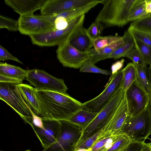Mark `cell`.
I'll return each instance as SVG.
<instances>
[{
    "label": "cell",
    "instance_id": "cell-1",
    "mask_svg": "<svg viewBox=\"0 0 151 151\" xmlns=\"http://www.w3.org/2000/svg\"><path fill=\"white\" fill-rule=\"evenodd\" d=\"M35 91L40 109V117L42 118L68 121L83 109V103L66 93L36 89Z\"/></svg>",
    "mask_w": 151,
    "mask_h": 151
},
{
    "label": "cell",
    "instance_id": "cell-2",
    "mask_svg": "<svg viewBox=\"0 0 151 151\" xmlns=\"http://www.w3.org/2000/svg\"><path fill=\"white\" fill-rule=\"evenodd\" d=\"M136 0H102L103 9L97 16L99 21L107 27H122L129 22L130 11Z\"/></svg>",
    "mask_w": 151,
    "mask_h": 151
},
{
    "label": "cell",
    "instance_id": "cell-3",
    "mask_svg": "<svg viewBox=\"0 0 151 151\" xmlns=\"http://www.w3.org/2000/svg\"><path fill=\"white\" fill-rule=\"evenodd\" d=\"M85 14L74 20L65 28L55 30L44 34L29 36L33 44L42 47L52 46L69 41L83 27Z\"/></svg>",
    "mask_w": 151,
    "mask_h": 151
},
{
    "label": "cell",
    "instance_id": "cell-4",
    "mask_svg": "<svg viewBox=\"0 0 151 151\" xmlns=\"http://www.w3.org/2000/svg\"><path fill=\"white\" fill-rule=\"evenodd\" d=\"M125 91L120 88L106 106L98 113L93 120L82 131L77 147L87 138L103 128L110 121L124 96Z\"/></svg>",
    "mask_w": 151,
    "mask_h": 151
},
{
    "label": "cell",
    "instance_id": "cell-5",
    "mask_svg": "<svg viewBox=\"0 0 151 151\" xmlns=\"http://www.w3.org/2000/svg\"><path fill=\"white\" fill-rule=\"evenodd\" d=\"M120 134H125L131 141H140L147 139L151 134V117L147 107L136 116H128Z\"/></svg>",
    "mask_w": 151,
    "mask_h": 151
},
{
    "label": "cell",
    "instance_id": "cell-6",
    "mask_svg": "<svg viewBox=\"0 0 151 151\" xmlns=\"http://www.w3.org/2000/svg\"><path fill=\"white\" fill-rule=\"evenodd\" d=\"M61 129L57 141L42 151H75L83 130L68 121H60Z\"/></svg>",
    "mask_w": 151,
    "mask_h": 151
},
{
    "label": "cell",
    "instance_id": "cell-7",
    "mask_svg": "<svg viewBox=\"0 0 151 151\" xmlns=\"http://www.w3.org/2000/svg\"><path fill=\"white\" fill-rule=\"evenodd\" d=\"M17 84L15 83L0 82V99L13 108L25 123L31 126L32 115L17 90Z\"/></svg>",
    "mask_w": 151,
    "mask_h": 151
},
{
    "label": "cell",
    "instance_id": "cell-8",
    "mask_svg": "<svg viewBox=\"0 0 151 151\" xmlns=\"http://www.w3.org/2000/svg\"><path fill=\"white\" fill-rule=\"evenodd\" d=\"M123 73L122 70L112 75L111 79L105 89L96 97L83 103V109L99 112L123 87Z\"/></svg>",
    "mask_w": 151,
    "mask_h": 151
},
{
    "label": "cell",
    "instance_id": "cell-9",
    "mask_svg": "<svg viewBox=\"0 0 151 151\" xmlns=\"http://www.w3.org/2000/svg\"><path fill=\"white\" fill-rule=\"evenodd\" d=\"M26 79L35 89L66 93L68 88L63 80L36 69L28 70Z\"/></svg>",
    "mask_w": 151,
    "mask_h": 151
},
{
    "label": "cell",
    "instance_id": "cell-10",
    "mask_svg": "<svg viewBox=\"0 0 151 151\" xmlns=\"http://www.w3.org/2000/svg\"><path fill=\"white\" fill-rule=\"evenodd\" d=\"M18 21L19 31L25 35H38L55 30L54 25L41 15L20 16Z\"/></svg>",
    "mask_w": 151,
    "mask_h": 151
},
{
    "label": "cell",
    "instance_id": "cell-11",
    "mask_svg": "<svg viewBox=\"0 0 151 151\" xmlns=\"http://www.w3.org/2000/svg\"><path fill=\"white\" fill-rule=\"evenodd\" d=\"M125 92L129 115L136 116L145 110L149 104L148 93L137 80Z\"/></svg>",
    "mask_w": 151,
    "mask_h": 151
},
{
    "label": "cell",
    "instance_id": "cell-12",
    "mask_svg": "<svg viewBox=\"0 0 151 151\" xmlns=\"http://www.w3.org/2000/svg\"><path fill=\"white\" fill-rule=\"evenodd\" d=\"M58 59L64 67L80 68L89 58L88 52H80L73 47L69 41L58 46L56 51Z\"/></svg>",
    "mask_w": 151,
    "mask_h": 151
},
{
    "label": "cell",
    "instance_id": "cell-13",
    "mask_svg": "<svg viewBox=\"0 0 151 151\" xmlns=\"http://www.w3.org/2000/svg\"><path fill=\"white\" fill-rule=\"evenodd\" d=\"M102 0H93L92 2L82 7L72 9L57 15L43 16V17L55 26V30H61L79 17L85 14L98 4Z\"/></svg>",
    "mask_w": 151,
    "mask_h": 151
},
{
    "label": "cell",
    "instance_id": "cell-14",
    "mask_svg": "<svg viewBox=\"0 0 151 151\" xmlns=\"http://www.w3.org/2000/svg\"><path fill=\"white\" fill-rule=\"evenodd\" d=\"M129 115L125 92L118 107L109 122L102 129L97 140L102 138L120 134L122 127Z\"/></svg>",
    "mask_w": 151,
    "mask_h": 151
},
{
    "label": "cell",
    "instance_id": "cell-15",
    "mask_svg": "<svg viewBox=\"0 0 151 151\" xmlns=\"http://www.w3.org/2000/svg\"><path fill=\"white\" fill-rule=\"evenodd\" d=\"M92 0H47L41 9V15H57L65 12L85 6Z\"/></svg>",
    "mask_w": 151,
    "mask_h": 151
},
{
    "label": "cell",
    "instance_id": "cell-16",
    "mask_svg": "<svg viewBox=\"0 0 151 151\" xmlns=\"http://www.w3.org/2000/svg\"><path fill=\"white\" fill-rule=\"evenodd\" d=\"M42 119L44 128H38L34 126L32 127L43 148L50 146L57 140L61 129L60 121Z\"/></svg>",
    "mask_w": 151,
    "mask_h": 151
},
{
    "label": "cell",
    "instance_id": "cell-17",
    "mask_svg": "<svg viewBox=\"0 0 151 151\" xmlns=\"http://www.w3.org/2000/svg\"><path fill=\"white\" fill-rule=\"evenodd\" d=\"M46 0H5V3L20 16L33 14L40 9Z\"/></svg>",
    "mask_w": 151,
    "mask_h": 151
},
{
    "label": "cell",
    "instance_id": "cell-18",
    "mask_svg": "<svg viewBox=\"0 0 151 151\" xmlns=\"http://www.w3.org/2000/svg\"><path fill=\"white\" fill-rule=\"evenodd\" d=\"M17 90L29 110L40 116V109L35 88L25 84L17 85Z\"/></svg>",
    "mask_w": 151,
    "mask_h": 151
},
{
    "label": "cell",
    "instance_id": "cell-19",
    "mask_svg": "<svg viewBox=\"0 0 151 151\" xmlns=\"http://www.w3.org/2000/svg\"><path fill=\"white\" fill-rule=\"evenodd\" d=\"M124 43L122 37V38L120 40L98 50H96L94 48H91L87 51L89 58L94 64L100 61L109 58L112 53Z\"/></svg>",
    "mask_w": 151,
    "mask_h": 151
},
{
    "label": "cell",
    "instance_id": "cell-20",
    "mask_svg": "<svg viewBox=\"0 0 151 151\" xmlns=\"http://www.w3.org/2000/svg\"><path fill=\"white\" fill-rule=\"evenodd\" d=\"M70 44L78 50L87 52L93 47V40L90 38L83 27L80 31L69 41Z\"/></svg>",
    "mask_w": 151,
    "mask_h": 151
},
{
    "label": "cell",
    "instance_id": "cell-21",
    "mask_svg": "<svg viewBox=\"0 0 151 151\" xmlns=\"http://www.w3.org/2000/svg\"><path fill=\"white\" fill-rule=\"evenodd\" d=\"M98 113L82 109L74 114L68 121L83 130L93 120Z\"/></svg>",
    "mask_w": 151,
    "mask_h": 151
},
{
    "label": "cell",
    "instance_id": "cell-22",
    "mask_svg": "<svg viewBox=\"0 0 151 151\" xmlns=\"http://www.w3.org/2000/svg\"><path fill=\"white\" fill-rule=\"evenodd\" d=\"M122 37L124 43L112 53L109 58L116 59L122 57H124L128 52L135 47L134 39L127 31L124 32Z\"/></svg>",
    "mask_w": 151,
    "mask_h": 151
},
{
    "label": "cell",
    "instance_id": "cell-23",
    "mask_svg": "<svg viewBox=\"0 0 151 151\" xmlns=\"http://www.w3.org/2000/svg\"><path fill=\"white\" fill-rule=\"evenodd\" d=\"M28 70L6 63H0V75L23 80L26 78Z\"/></svg>",
    "mask_w": 151,
    "mask_h": 151
},
{
    "label": "cell",
    "instance_id": "cell-24",
    "mask_svg": "<svg viewBox=\"0 0 151 151\" xmlns=\"http://www.w3.org/2000/svg\"><path fill=\"white\" fill-rule=\"evenodd\" d=\"M122 70L123 73V88L125 91L137 80V70L135 65L133 62L128 63Z\"/></svg>",
    "mask_w": 151,
    "mask_h": 151
},
{
    "label": "cell",
    "instance_id": "cell-25",
    "mask_svg": "<svg viewBox=\"0 0 151 151\" xmlns=\"http://www.w3.org/2000/svg\"><path fill=\"white\" fill-rule=\"evenodd\" d=\"M145 0H136L130 11L129 22L144 17L147 14L145 11Z\"/></svg>",
    "mask_w": 151,
    "mask_h": 151
},
{
    "label": "cell",
    "instance_id": "cell-26",
    "mask_svg": "<svg viewBox=\"0 0 151 151\" xmlns=\"http://www.w3.org/2000/svg\"><path fill=\"white\" fill-rule=\"evenodd\" d=\"M122 38V37L117 35L99 36L93 40V48L98 50L115 43Z\"/></svg>",
    "mask_w": 151,
    "mask_h": 151
},
{
    "label": "cell",
    "instance_id": "cell-27",
    "mask_svg": "<svg viewBox=\"0 0 151 151\" xmlns=\"http://www.w3.org/2000/svg\"><path fill=\"white\" fill-rule=\"evenodd\" d=\"M130 27L140 31L151 33V15L132 22Z\"/></svg>",
    "mask_w": 151,
    "mask_h": 151
},
{
    "label": "cell",
    "instance_id": "cell-28",
    "mask_svg": "<svg viewBox=\"0 0 151 151\" xmlns=\"http://www.w3.org/2000/svg\"><path fill=\"white\" fill-rule=\"evenodd\" d=\"M80 72L112 75V71L99 68L93 63L89 59L86 60L80 67Z\"/></svg>",
    "mask_w": 151,
    "mask_h": 151
},
{
    "label": "cell",
    "instance_id": "cell-29",
    "mask_svg": "<svg viewBox=\"0 0 151 151\" xmlns=\"http://www.w3.org/2000/svg\"><path fill=\"white\" fill-rule=\"evenodd\" d=\"M135 65L137 72V80L139 84L149 94V82L147 74L148 67L147 66Z\"/></svg>",
    "mask_w": 151,
    "mask_h": 151
},
{
    "label": "cell",
    "instance_id": "cell-30",
    "mask_svg": "<svg viewBox=\"0 0 151 151\" xmlns=\"http://www.w3.org/2000/svg\"><path fill=\"white\" fill-rule=\"evenodd\" d=\"M133 38L135 43V47L139 50L143 57L147 65H149V68H151V46L144 43L134 37Z\"/></svg>",
    "mask_w": 151,
    "mask_h": 151
},
{
    "label": "cell",
    "instance_id": "cell-31",
    "mask_svg": "<svg viewBox=\"0 0 151 151\" xmlns=\"http://www.w3.org/2000/svg\"><path fill=\"white\" fill-rule=\"evenodd\" d=\"M127 31L132 36L139 40L144 43L151 46V33L145 32L130 27L128 28Z\"/></svg>",
    "mask_w": 151,
    "mask_h": 151
},
{
    "label": "cell",
    "instance_id": "cell-32",
    "mask_svg": "<svg viewBox=\"0 0 151 151\" xmlns=\"http://www.w3.org/2000/svg\"><path fill=\"white\" fill-rule=\"evenodd\" d=\"M104 28L101 23L95 21L86 31L89 37L93 40L101 36Z\"/></svg>",
    "mask_w": 151,
    "mask_h": 151
},
{
    "label": "cell",
    "instance_id": "cell-33",
    "mask_svg": "<svg viewBox=\"0 0 151 151\" xmlns=\"http://www.w3.org/2000/svg\"><path fill=\"white\" fill-rule=\"evenodd\" d=\"M130 140L124 134H120L111 146L106 151H120L130 142Z\"/></svg>",
    "mask_w": 151,
    "mask_h": 151
},
{
    "label": "cell",
    "instance_id": "cell-34",
    "mask_svg": "<svg viewBox=\"0 0 151 151\" xmlns=\"http://www.w3.org/2000/svg\"><path fill=\"white\" fill-rule=\"evenodd\" d=\"M124 57L131 60L135 65L147 66L143 57L139 50L135 47L128 52Z\"/></svg>",
    "mask_w": 151,
    "mask_h": 151
},
{
    "label": "cell",
    "instance_id": "cell-35",
    "mask_svg": "<svg viewBox=\"0 0 151 151\" xmlns=\"http://www.w3.org/2000/svg\"><path fill=\"white\" fill-rule=\"evenodd\" d=\"M0 28H6L12 31H19L18 21L0 15Z\"/></svg>",
    "mask_w": 151,
    "mask_h": 151
},
{
    "label": "cell",
    "instance_id": "cell-36",
    "mask_svg": "<svg viewBox=\"0 0 151 151\" xmlns=\"http://www.w3.org/2000/svg\"><path fill=\"white\" fill-rule=\"evenodd\" d=\"M102 131V129L98 132L87 138L83 142L79 144L76 148L75 150L77 149L83 148L88 149L91 148L95 142L97 141Z\"/></svg>",
    "mask_w": 151,
    "mask_h": 151
},
{
    "label": "cell",
    "instance_id": "cell-37",
    "mask_svg": "<svg viewBox=\"0 0 151 151\" xmlns=\"http://www.w3.org/2000/svg\"><path fill=\"white\" fill-rule=\"evenodd\" d=\"M145 140L131 141L120 151H141L145 143Z\"/></svg>",
    "mask_w": 151,
    "mask_h": 151
},
{
    "label": "cell",
    "instance_id": "cell-38",
    "mask_svg": "<svg viewBox=\"0 0 151 151\" xmlns=\"http://www.w3.org/2000/svg\"><path fill=\"white\" fill-rule=\"evenodd\" d=\"M11 60L15 61L21 64L23 63L17 58L13 56L6 49L0 45V61H4Z\"/></svg>",
    "mask_w": 151,
    "mask_h": 151
},
{
    "label": "cell",
    "instance_id": "cell-39",
    "mask_svg": "<svg viewBox=\"0 0 151 151\" xmlns=\"http://www.w3.org/2000/svg\"><path fill=\"white\" fill-rule=\"evenodd\" d=\"M32 116V125L31 126L42 129L44 128L42 119L34 114L32 111H31Z\"/></svg>",
    "mask_w": 151,
    "mask_h": 151
},
{
    "label": "cell",
    "instance_id": "cell-40",
    "mask_svg": "<svg viewBox=\"0 0 151 151\" xmlns=\"http://www.w3.org/2000/svg\"><path fill=\"white\" fill-rule=\"evenodd\" d=\"M23 80L14 78L0 75V82L22 84Z\"/></svg>",
    "mask_w": 151,
    "mask_h": 151
},
{
    "label": "cell",
    "instance_id": "cell-41",
    "mask_svg": "<svg viewBox=\"0 0 151 151\" xmlns=\"http://www.w3.org/2000/svg\"><path fill=\"white\" fill-rule=\"evenodd\" d=\"M124 60L122 59L114 63L111 66L112 74L116 73L123 67Z\"/></svg>",
    "mask_w": 151,
    "mask_h": 151
},
{
    "label": "cell",
    "instance_id": "cell-42",
    "mask_svg": "<svg viewBox=\"0 0 151 151\" xmlns=\"http://www.w3.org/2000/svg\"><path fill=\"white\" fill-rule=\"evenodd\" d=\"M145 7L147 14H151V0H145Z\"/></svg>",
    "mask_w": 151,
    "mask_h": 151
},
{
    "label": "cell",
    "instance_id": "cell-43",
    "mask_svg": "<svg viewBox=\"0 0 151 151\" xmlns=\"http://www.w3.org/2000/svg\"><path fill=\"white\" fill-rule=\"evenodd\" d=\"M141 151H151V143L145 142Z\"/></svg>",
    "mask_w": 151,
    "mask_h": 151
},
{
    "label": "cell",
    "instance_id": "cell-44",
    "mask_svg": "<svg viewBox=\"0 0 151 151\" xmlns=\"http://www.w3.org/2000/svg\"><path fill=\"white\" fill-rule=\"evenodd\" d=\"M149 101L147 108L151 117V92L149 93Z\"/></svg>",
    "mask_w": 151,
    "mask_h": 151
},
{
    "label": "cell",
    "instance_id": "cell-45",
    "mask_svg": "<svg viewBox=\"0 0 151 151\" xmlns=\"http://www.w3.org/2000/svg\"><path fill=\"white\" fill-rule=\"evenodd\" d=\"M91 148L88 149L80 148L77 149L75 151H91Z\"/></svg>",
    "mask_w": 151,
    "mask_h": 151
},
{
    "label": "cell",
    "instance_id": "cell-46",
    "mask_svg": "<svg viewBox=\"0 0 151 151\" xmlns=\"http://www.w3.org/2000/svg\"><path fill=\"white\" fill-rule=\"evenodd\" d=\"M0 151H5L0 150ZM24 151H31L30 150H25Z\"/></svg>",
    "mask_w": 151,
    "mask_h": 151
},
{
    "label": "cell",
    "instance_id": "cell-47",
    "mask_svg": "<svg viewBox=\"0 0 151 151\" xmlns=\"http://www.w3.org/2000/svg\"><path fill=\"white\" fill-rule=\"evenodd\" d=\"M148 15H151V14H147L145 16H146Z\"/></svg>",
    "mask_w": 151,
    "mask_h": 151
},
{
    "label": "cell",
    "instance_id": "cell-48",
    "mask_svg": "<svg viewBox=\"0 0 151 151\" xmlns=\"http://www.w3.org/2000/svg\"></svg>",
    "mask_w": 151,
    "mask_h": 151
}]
</instances>
